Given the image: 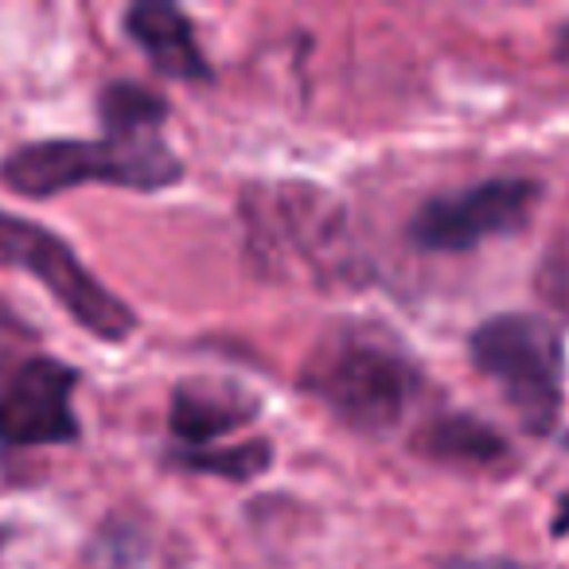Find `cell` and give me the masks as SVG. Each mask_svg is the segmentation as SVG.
<instances>
[{"instance_id":"cell-1","label":"cell","mask_w":569,"mask_h":569,"mask_svg":"<svg viewBox=\"0 0 569 569\" xmlns=\"http://www.w3.org/2000/svg\"><path fill=\"white\" fill-rule=\"evenodd\" d=\"M183 176L160 137H102V141H36L20 144L0 164L4 188L28 199H51L87 180L133 191H164Z\"/></svg>"},{"instance_id":"cell-2","label":"cell","mask_w":569,"mask_h":569,"mask_svg":"<svg viewBox=\"0 0 569 569\" xmlns=\"http://www.w3.org/2000/svg\"><path fill=\"white\" fill-rule=\"evenodd\" d=\"M468 356L530 437L553 433L566 402V343L550 320L499 312L468 336Z\"/></svg>"},{"instance_id":"cell-3","label":"cell","mask_w":569,"mask_h":569,"mask_svg":"<svg viewBox=\"0 0 569 569\" xmlns=\"http://www.w3.org/2000/svg\"><path fill=\"white\" fill-rule=\"evenodd\" d=\"M305 387L359 433H387L413 406L421 375L395 343L371 332H340L305 367Z\"/></svg>"},{"instance_id":"cell-4","label":"cell","mask_w":569,"mask_h":569,"mask_svg":"<svg viewBox=\"0 0 569 569\" xmlns=\"http://www.w3.org/2000/svg\"><path fill=\"white\" fill-rule=\"evenodd\" d=\"M0 266L24 269L63 305L87 332L106 343H121L137 332V317L121 297H113L79 258L51 230L0 211Z\"/></svg>"},{"instance_id":"cell-5","label":"cell","mask_w":569,"mask_h":569,"mask_svg":"<svg viewBox=\"0 0 569 569\" xmlns=\"http://www.w3.org/2000/svg\"><path fill=\"white\" fill-rule=\"evenodd\" d=\"M542 183L527 176H496L452 196H437L418 207L410 238L429 253H468L488 238L515 234L530 222Z\"/></svg>"},{"instance_id":"cell-6","label":"cell","mask_w":569,"mask_h":569,"mask_svg":"<svg viewBox=\"0 0 569 569\" xmlns=\"http://www.w3.org/2000/svg\"><path fill=\"white\" fill-rule=\"evenodd\" d=\"M74 387L79 371L59 359H28L0 387V441L12 449L36 445H71L79 437L74 418Z\"/></svg>"},{"instance_id":"cell-7","label":"cell","mask_w":569,"mask_h":569,"mask_svg":"<svg viewBox=\"0 0 569 569\" xmlns=\"http://www.w3.org/2000/svg\"><path fill=\"white\" fill-rule=\"evenodd\" d=\"M126 32L160 74L180 82H211V67L203 63L191 20L176 4L141 0L126 12Z\"/></svg>"},{"instance_id":"cell-8","label":"cell","mask_w":569,"mask_h":569,"mask_svg":"<svg viewBox=\"0 0 569 569\" xmlns=\"http://www.w3.org/2000/svg\"><path fill=\"white\" fill-rule=\"evenodd\" d=\"M253 418V406L227 398L222 390H176L172 398V437L180 452H207L214 437L234 433Z\"/></svg>"},{"instance_id":"cell-9","label":"cell","mask_w":569,"mask_h":569,"mask_svg":"<svg viewBox=\"0 0 569 569\" xmlns=\"http://www.w3.org/2000/svg\"><path fill=\"white\" fill-rule=\"evenodd\" d=\"M418 449L429 460H441V465L491 468L507 460L503 437L483 421L468 418V413H449V418H437L433 426H426L418 433Z\"/></svg>"},{"instance_id":"cell-10","label":"cell","mask_w":569,"mask_h":569,"mask_svg":"<svg viewBox=\"0 0 569 569\" xmlns=\"http://www.w3.org/2000/svg\"><path fill=\"white\" fill-rule=\"evenodd\" d=\"M102 113L106 137H157L160 121L168 118V102L137 82H110L102 90Z\"/></svg>"},{"instance_id":"cell-11","label":"cell","mask_w":569,"mask_h":569,"mask_svg":"<svg viewBox=\"0 0 569 569\" xmlns=\"http://www.w3.org/2000/svg\"><path fill=\"white\" fill-rule=\"evenodd\" d=\"M180 460L188 472H219L230 480H246V476H258L269 465V445H238V449H207V452H180Z\"/></svg>"},{"instance_id":"cell-12","label":"cell","mask_w":569,"mask_h":569,"mask_svg":"<svg viewBox=\"0 0 569 569\" xmlns=\"http://www.w3.org/2000/svg\"><path fill=\"white\" fill-rule=\"evenodd\" d=\"M553 59H558L561 67H569V24H561L558 32H553Z\"/></svg>"},{"instance_id":"cell-13","label":"cell","mask_w":569,"mask_h":569,"mask_svg":"<svg viewBox=\"0 0 569 569\" xmlns=\"http://www.w3.org/2000/svg\"><path fill=\"white\" fill-rule=\"evenodd\" d=\"M553 535H558V538H566V535H569V499L561 503L558 519H553Z\"/></svg>"}]
</instances>
